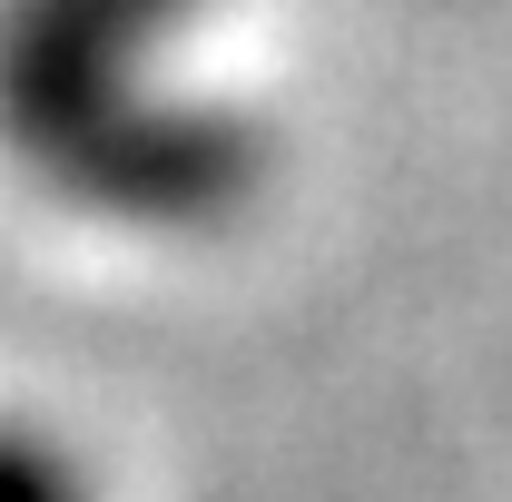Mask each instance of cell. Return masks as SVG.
Wrapping results in <instances>:
<instances>
[{"mask_svg":"<svg viewBox=\"0 0 512 502\" xmlns=\"http://www.w3.org/2000/svg\"><path fill=\"white\" fill-rule=\"evenodd\" d=\"M197 0H0V138L69 207L188 227L247 197L256 138L227 109L148 89L158 40Z\"/></svg>","mask_w":512,"mask_h":502,"instance_id":"1","label":"cell"},{"mask_svg":"<svg viewBox=\"0 0 512 502\" xmlns=\"http://www.w3.org/2000/svg\"><path fill=\"white\" fill-rule=\"evenodd\" d=\"M0 502H89V473L69 463L60 434L0 414Z\"/></svg>","mask_w":512,"mask_h":502,"instance_id":"2","label":"cell"}]
</instances>
